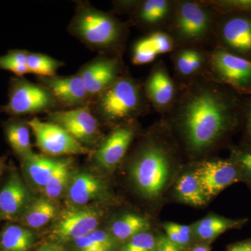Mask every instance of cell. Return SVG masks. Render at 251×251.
Masks as SVG:
<instances>
[{
  "label": "cell",
  "instance_id": "cell-1",
  "mask_svg": "<svg viewBox=\"0 0 251 251\" xmlns=\"http://www.w3.org/2000/svg\"><path fill=\"white\" fill-rule=\"evenodd\" d=\"M245 98L209 76L193 77L170 109L188 150L202 152L232 131Z\"/></svg>",
  "mask_w": 251,
  "mask_h": 251
},
{
  "label": "cell",
  "instance_id": "cell-2",
  "mask_svg": "<svg viewBox=\"0 0 251 251\" xmlns=\"http://www.w3.org/2000/svg\"><path fill=\"white\" fill-rule=\"evenodd\" d=\"M69 31L87 45L98 49L115 47L123 36V27L115 18L84 4L77 8Z\"/></svg>",
  "mask_w": 251,
  "mask_h": 251
},
{
  "label": "cell",
  "instance_id": "cell-3",
  "mask_svg": "<svg viewBox=\"0 0 251 251\" xmlns=\"http://www.w3.org/2000/svg\"><path fill=\"white\" fill-rule=\"evenodd\" d=\"M169 152L161 143L150 141L142 148L131 167L135 186L145 197L156 198L166 186L170 173Z\"/></svg>",
  "mask_w": 251,
  "mask_h": 251
},
{
  "label": "cell",
  "instance_id": "cell-4",
  "mask_svg": "<svg viewBox=\"0 0 251 251\" xmlns=\"http://www.w3.org/2000/svg\"><path fill=\"white\" fill-rule=\"evenodd\" d=\"M144 98L143 91L136 81L128 76H119L108 88L93 98L94 109L106 121H120L143 110Z\"/></svg>",
  "mask_w": 251,
  "mask_h": 251
},
{
  "label": "cell",
  "instance_id": "cell-5",
  "mask_svg": "<svg viewBox=\"0 0 251 251\" xmlns=\"http://www.w3.org/2000/svg\"><path fill=\"white\" fill-rule=\"evenodd\" d=\"M206 3L193 1L178 2L175 10L173 32L176 40L184 45L202 42L209 36L217 18L213 17Z\"/></svg>",
  "mask_w": 251,
  "mask_h": 251
},
{
  "label": "cell",
  "instance_id": "cell-6",
  "mask_svg": "<svg viewBox=\"0 0 251 251\" xmlns=\"http://www.w3.org/2000/svg\"><path fill=\"white\" fill-rule=\"evenodd\" d=\"M57 101L49 90L23 77L10 80L9 101L0 111L14 117L32 115L53 110Z\"/></svg>",
  "mask_w": 251,
  "mask_h": 251
},
{
  "label": "cell",
  "instance_id": "cell-7",
  "mask_svg": "<svg viewBox=\"0 0 251 251\" xmlns=\"http://www.w3.org/2000/svg\"><path fill=\"white\" fill-rule=\"evenodd\" d=\"M209 76L243 97L251 95V59L222 49L214 50L208 60Z\"/></svg>",
  "mask_w": 251,
  "mask_h": 251
},
{
  "label": "cell",
  "instance_id": "cell-8",
  "mask_svg": "<svg viewBox=\"0 0 251 251\" xmlns=\"http://www.w3.org/2000/svg\"><path fill=\"white\" fill-rule=\"evenodd\" d=\"M215 31L219 49L251 59V14L219 15Z\"/></svg>",
  "mask_w": 251,
  "mask_h": 251
},
{
  "label": "cell",
  "instance_id": "cell-9",
  "mask_svg": "<svg viewBox=\"0 0 251 251\" xmlns=\"http://www.w3.org/2000/svg\"><path fill=\"white\" fill-rule=\"evenodd\" d=\"M27 124L35 136L38 148L49 156L85 154L90 152L83 145L56 124L42 122L38 118H33Z\"/></svg>",
  "mask_w": 251,
  "mask_h": 251
},
{
  "label": "cell",
  "instance_id": "cell-10",
  "mask_svg": "<svg viewBox=\"0 0 251 251\" xmlns=\"http://www.w3.org/2000/svg\"><path fill=\"white\" fill-rule=\"evenodd\" d=\"M100 211L90 206H69L58 214L52 226V237L59 242H74L98 228Z\"/></svg>",
  "mask_w": 251,
  "mask_h": 251
},
{
  "label": "cell",
  "instance_id": "cell-11",
  "mask_svg": "<svg viewBox=\"0 0 251 251\" xmlns=\"http://www.w3.org/2000/svg\"><path fill=\"white\" fill-rule=\"evenodd\" d=\"M49 121L64 128L77 141L92 145L98 140L99 122L88 105L49 114Z\"/></svg>",
  "mask_w": 251,
  "mask_h": 251
},
{
  "label": "cell",
  "instance_id": "cell-12",
  "mask_svg": "<svg viewBox=\"0 0 251 251\" xmlns=\"http://www.w3.org/2000/svg\"><path fill=\"white\" fill-rule=\"evenodd\" d=\"M33 199L27 183L18 172H12L0 189V219L19 221Z\"/></svg>",
  "mask_w": 251,
  "mask_h": 251
},
{
  "label": "cell",
  "instance_id": "cell-13",
  "mask_svg": "<svg viewBox=\"0 0 251 251\" xmlns=\"http://www.w3.org/2000/svg\"><path fill=\"white\" fill-rule=\"evenodd\" d=\"M239 168L232 161L214 160L204 161L194 174L207 198L215 196L239 180Z\"/></svg>",
  "mask_w": 251,
  "mask_h": 251
},
{
  "label": "cell",
  "instance_id": "cell-14",
  "mask_svg": "<svg viewBox=\"0 0 251 251\" xmlns=\"http://www.w3.org/2000/svg\"><path fill=\"white\" fill-rule=\"evenodd\" d=\"M39 82L51 92L57 103L66 107L85 106L92 99L78 74L70 76L40 77Z\"/></svg>",
  "mask_w": 251,
  "mask_h": 251
},
{
  "label": "cell",
  "instance_id": "cell-15",
  "mask_svg": "<svg viewBox=\"0 0 251 251\" xmlns=\"http://www.w3.org/2000/svg\"><path fill=\"white\" fill-rule=\"evenodd\" d=\"M120 64L114 57H100L81 68L78 74L91 99L97 97L118 78Z\"/></svg>",
  "mask_w": 251,
  "mask_h": 251
},
{
  "label": "cell",
  "instance_id": "cell-16",
  "mask_svg": "<svg viewBox=\"0 0 251 251\" xmlns=\"http://www.w3.org/2000/svg\"><path fill=\"white\" fill-rule=\"evenodd\" d=\"M134 135V130L129 126H122L112 130L94 153L96 162L107 169L116 166L125 157Z\"/></svg>",
  "mask_w": 251,
  "mask_h": 251
},
{
  "label": "cell",
  "instance_id": "cell-17",
  "mask_svg": "<svg viewBox=\"0 0 251 251\" xmlns=\"http://www.w3.org/2000/svg\"><path fill=\"white\" fill-rule=\"evenodd\" d=\"M105 193L100 178L88 172H79L72 174L65 195L70 206H85L101 199Z\"/></svg>",
  "mask_w": 251,
  "mask_h": 251
},
{
  "label": "cell",
  "instance_id": "cell-18",
  "mask_svg": "<svg viewBox=\"0 0 251 251\" xmlns=\"http://www.w3.org/2000/svg\"><path fill=\"white\" fill-rule=\"evenodd\" d=\"M145 90L147 97L157 110H170L176 99L174 82L162 62L153 68Z\"/></svg>",
  "mask_w": 251,
  "mask_h": 251
},
{
  "label": "cell",
  "instance_id": "cell-19",
  "mask_svg": "<svg viewBox=\"0 0 251 251\" xmlns=\"http://www.w3.org/2000/svg\"><path fill=\"white\" fill-rule=\"evenodd\" d=\"M59 159L36 154L34 152L21 158V167L25 177L36 189L45 187Z\"/></svg>",
  "mask_w": 251,
  "mask_h": 251
},
{
  "label": "cell",
  "instance_id": "cell-20",
  "mask_svg": "<svg viewBox=\"0 0 251 251\" xmlns=\"http://www.w3.org/2000/svg\"><path fill=\"white\" fill-rule=\"evenodd\" d=\"M58 214L54 201L43 196L33 199L18 222L29 229H39L56 219Z\"/></svg>",
  "mask_w": 251,
  "mask_h": 251
},
{
  "label": "cell",
  "instance_id": "cell-21",
  "mask_svg": "<svg viewBox=\"0 0 251 251\" xmlns=\"http://www.w3.org/2000/svg\"><path fill=\"white\" fill-rule=\"evenodd\" d=\"M29 128L27 122L17 118L11 119L4 125L6 139L21 159L33 153Z\"/></svg>",
  "mask_w": 251,
  "mask_h": 251
},
{
  "label": "cell",
  "instance_id": "cell-22",
  "mask_svg": "<svg viewBox=\"0 0 251 251\" xmlns=\"http://www.w3.org/2000/svg\"><path fill=\"white\" fill-rule=\"evenodd\" d=\"M34 241L30 229L21 224H8L0 234V251H29Z\"/></svg>",
  "mask_w": 251,
  "mask_h": 251
},
{
  "label": "cell",
  "instance_id": "cell-23",
  "mask_svg": "<svg viewBox=\"0 0 251 251\" xmlns=\"http://www.w3.org/2000/svg\"><path fill=\"white\" fill-rule=\"evenodd\" d=\"M72 161L70 158L58 160L50 177L41 193L44 197L54 201L65 195L72 177Z\"/></svg>",
  "mask_w": 251,
  "mask_h": 251
},
{
  "label": "cell",
  "instance_id": "cell-24",
  "mask_svg": "<svg viewBox=\"0 0 251 251\" xmlns=\"http://www.w3.org/2000/svg\"><path fill=\"white\" fill-rule=\"evenodd\" d=\"M245 221V220H230L219 216H209L195 225V232L201 239L209 240L217 237L227 229L242 226Z\"/></svg>",
  "mask_w": 251,
  "mask_h": 251
},
{
  "label": "cell",
  "instance_id": "cell-25",
  "mask_svg": "<svg viewBox=\"0 0 251 251\" xmlns=\"http://www.w3.org/2000/svg\"><path fill=\"white\" fill-rule=\"evenodd\" d=\"M150 227L148 220L134 214H126L117 219L111 226V233L120 241L128 240Z\"/></svg>",
  "mask_w": 251,
  "mask_h": 251
},
{
  "label": "cell",
  "instance_id": "cell-26",
  "mask_svg": "<svg viewBox=\"0 0 251 251\" xmlns=\"http://www.w3.org/2000/svg\"><path fill=\"white\" fill-rule=\"evenodd\" d=\"M176 191L181 201L191 205H203L207 198L194 173L183 175L176 184Z\"/></svg>",
  "mask_w": 251,
  "mask_h": 251
},
{
  "label": "cell",
  "instance_id": "cell-27",
  "mask_svg": "<svg viewBox=\"0 0 251 251\" xmlns=\"http://www.w3.org/2000/svg\"><path fill=\"white\" fill-rule=\"evenodd\" d=\"M171 4L167 0L144 1L138 10V19L143 24L148 25L160 24L171 14Z\"/></svg>",
  "mask_w": 251,
  "mask_h": 251
},
{
  "label": "cell",
  "instance_id": "cell-28",
  "mask_svg": "<svg viewBox=\"0 0 251 251\" xmlns=\"http://www.w3.org/2000/svg\"><path fill=\"white\" fill-rule=\"evenodd\" d=\"M62 65V62L46 54L28 52L27 69L31 74L40 77L54 76Z\"/></svg>",
  "mask_w": 251,
  "mask_h": 251
},
{
  "label": "cell",
  "instance_id": "cell-29",
  "mask_svg": "<svg viewBox=\"0 0 251 251\" xmlns=\"http://www.w3.org/2000/svg\"><path fill=\"white\" fill-rule=\"evenodd\" d=\"M28 52L23 50H13L0 57V69L12 72L18 77H22L28 74Z\"/></svg>",
  "mask_w": 251,
  "mask_h": 251
},
{
  "label": "cell",
  "instance_id": "cell-30",
  "mask_svg": "<svg viewBox=\"0 0 251 251\" xmlns=\"http://www.w3.org/2000/svg\"><path fill=\"white\" fill-rule=\"evenodd\" d=\"M206 4L219 15L235 13L251 14V0H216L207 1Z\"/></svg>",
  "mask_w": 251,
  "mask_h": 251
},
{
  "label": "cell",
  "instance_id": "cell-31",
  "mask_svg": "<svg viewBox=\"0 0 251 251\" xmlns=\"http://www.w3.org/2000/svg\"><path fill=\"white\" fill-rule=\"evenodd\" d=\"M158 55L150 37L143 38L135 44L132 61L135 65L152 62Z\"/></svg>",
  "mask_w": 251,
  "mask_h": 251
},
{
  "label": "cell",
  "instance_id": "cell-32",
  "mask_svg": "<svg viewBox=\"0 0 251 251\" xmlns=\"http://www.w3.org/2000/svg\"><path fill=\"white\" fill-rule=\"evenodd\" d=\"M158 241L152 234L140 232L128 239L122 251H156Z\"/></svg>",
  "mask_w": 251,
  "mask_h": 251
},
{
  "label": "cell",
  "instance_id": "cell-33",
  "mask_svg": "<svg viewBox=\"0 0 251 251\" xmlns=\"http://www.w3.org/2000/svg\"><path fill=\"white\" fill-rule=\"evenodd\" d=\"M232 161L236 163L239 169L251 176V144L234 149Z\"/></svg>",
  "mask_w": 251,
  "mask_h": 251
},
{
  "label": "cell",
  "instance_id": "cell-34",
  "mask_svg": "<svg viewBox=\"0 0 251 251\" xmlns=\"http://www.w3.org/2000/svg\"><path fill=\"white\" fill-rule=\"evenodd\" d=\"M191 50L192 49L181 50L175 56V67L182 76L191 77L195 75L191 66Z\"/></svg>",
  "mask_w": 251,
  "mask_h": 251
},
{
  "label": "cell",
  "instance_id": "cell-35",
  "mask_svg": "<svg viewBox=\"0 0 251 251\" xmlns=\"http://www.w3.org/2000/svg\"><path fill=\"white\" fill-rule=\"evenodd\" d=\"M158 54L168 53L174 47V40L166 33L156 31L149 36Z\"/></svg>",
  "mask_w": 251,
  "mask_h": 251
},
{
  "label": "cell",
  "instance_id": "cell-36",
  "mask_svg": "<svg viewBox=\"0 0 251 251\" xmlns=\"http://www.w3.org/2000/svg\"><path fill=\"white\" fill-rule=\"evenodd\" d=\"M87 236L90 238L92 242L95 243L99 247L105 248L110 251L111 250L112 246H113L112 237L105 231L97 229Z\"/></svg>",
  "mask_w": 251,
  "mask_h": 251
},
{
  "label": "cell",
  "instance_id": "cell-37",
  "mask_svg": "<svg viewBox=\"0 0 251 251\" xmlns=\"http://www.w3.org/2000/svg\"><path fill=\"white\" fill-rule=\"evenodd\" d=\"M172 227L176 232L178 239V245L182 247L191 240V229L187 226L176 224H171Z\"/></svg>",
  "mask_w": 251,
  "mask_h": 251
},
{
  "label": "cell",
  "instance_id": "cell-38",
  "mask_svg": "<svg viewBox=\"0 0 251 251\" xmlns=\"http://www.w3.org/2000/svg\"><path fill=\"white\" fill-rule=\"evenodd\" d=\"M242 120L245 126V135L251 144V97H246L243 108Z\"/></svg>",
  "mask_w": 251,
  "mask_h": 251
},
{
  "label": "cell",
  "instance_id": "cell-39",
  "mask_svg": "<svg viewBox=\"0 0 251 251\" xmlns=\"http://www.w3.org/2000/svg\"><path fill=\"white\" fill-rule=\"evenodd\" d=\"M182 247L171 242L167 237L160 238L158 240L156 251H181Z\"/></svg>",
  "mask_w": 251,
  "mask_h": 251
},
{
  "label": "cell",
  "instance_id": "cell-40",
  "mask_svg": "<svg viewBox=\"0 0 251 251\" xmlns=\"http://www.w3.org/2000/svg\"><path fill=\"white\" fill-rule=\"evenodd\" d=\"M228 251H251V240L235 244L231 247Z\"/></svg>",
  "mask_w": 251,
  "mask_h": 251
},
{
  "label": "cell",
  "instance_id": "cell-41",
  "mask_svg": "<svg viewBox=\"0 0 251 251\" xmlns=\"http://www.w3.org/2000/svg\"><path fill=\"white\" fill-rule=\"evenodd\" d=\"M34 251H64L60 247L54 245H44Z\"/></svg>",
  "mask_w": 251,
  "mask_h": 251
},
{
  "label": "cell",
  "instance_id": "cell-42",
  "mask_svg": "<svg viewBox=\"0 0 251 251\" xmlns=\"http://www.w3.org/2000/svg\"><path fill=\"white\" fill-rule=\"evenodd\" d=\"M191 251H210L209 248L204 245H199L193 248Z\"/></svg>",
  "mask_w": 251,
  "mask_h": 251
},
{
  "label": "cell",
  "instance_id": "cell-43",
  "mask_svg": "<svg viewBox=\"0 0 251 251\" xmlns=\"http://www.w3.org/2000/svg\"><path fill=\"white\" fill-rule=\"evenodd\" d=\"M5 168V159L4 158H0V177L2 175Z\"/></svg>",
  "mask_w": 251,
  "mask_h": 251
},
{
  "label": "cell",
  "instance_id": "cell-44",
  "mask_svg": "<svg viewBox=\"0 0 251 251\" xmlns=\"http://www.w3.org/2000/svg\"><path fill=\"white\" fill-rule=\"evenodd\" d=\"M90 251H110L108 250V249H94V250H92Z\"/></svg>",
  "mask_w": 251,
  "mask_h": 251
},
{
  "label": "cell",
  "instance_id": "cell-45",
  "mask_svg": "<svg viewBox=\"0 0 251 251\" xmlns=\"http://www.w3.org/2000/svg\"></svg>",
  "mask_w": 251,
  "mask_h": 251
},
{
  "label": "cell",
  "instance_id": "cell-46",
  "mask_svg": "<svg viewBox=\"0 0 251 251\" xmlns=\"http://www.w3.org/2000/svg\"></svg>",
  "mask_w": 251,
  "mask_h": 251
}]
</instances>
